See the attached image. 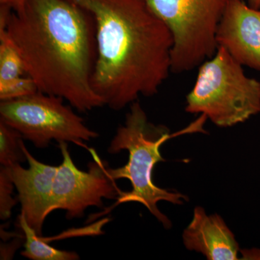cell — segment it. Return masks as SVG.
Listing matches in <instances>:
<instances>
[{
  "label": "cell",
  "mask_w": 260,
  "mask_h": 260,
  "mask_svg": "<svg viewBox=\"0 0 260 260\" xmlns=\"http://www.w3.org/2000/svg\"><path fill=\"white\" fill-rule=\"evenodd\" d=\"M0 23L39 91L80 112L105 106L92 86L97 49L88 12L69 0H28L20 13L0 6Z\"/></svg>",
  "instance_id": "cell-1"
},
{
  "label": "cell",
  "mask_w": 260,
  "mask_h": 260,
  "mask_svg": "<svg viewBox=\"0 0 260 260\" xmlns=\"http://www.w3.org/2000/svg\"><path fill=\"white\" fill-rule=\"evenodd\" d=\"M95 25L97 56L92 86L119 111L153 96L169 77L174 39L146 0H69Z\"/></svg>",
  "instance_id": "cell-2"
},
{
  "label": "cell",
  "mask_w": 260,
  "mask_h": 260,
  "mask_svg": "<svg viewBox=\"0 0 260 260\" xmlns=\"http://www.w3.org/2000/svg\"><path fill=\"white\" fill-rule=\"evenodd\" d=\"M125 121L119 126L108 152L116 154L127 150L129 158L126 165L117 169H110L109 172L114 181L128 179L131 183L129 191H121L116 204L138 203L144 205L165 229L172 226V222L158 209L160 201H167L181 205L188 197L172 189H162L155 185L153 180L154 168L159 162L166 161L160 153V147L173 137L185 133L201 132L206 120L202 115L194 124L179 133L171 134L167 126L155 125L148 120L144 109L138 101L130 104Z\"/></svg>",
  "instance_id": "cell-3"
},
{
  "label": "cell",
  "mask_w": 260,
  "mask_h": 260,
  "mask_svg": "<svg viewBox=\"0 0 260 260\" xmlns=\"http://www.w3.org/2000/svg\"><path fill=\"white\" fill-rule=\"evenodd\" d=\"M186 112L201 114L220 127L244 122L260 112V82L246 76L242 65L219 47L200 66Z\"/></svg>",
  "instance_id": "cell-4"
},
{
  "label": "cell",
  "mask_w": 260,
  "mask_h": 260,
  "mask_svg": "<svg viewBox=\"0 0 260 260\" xmlns=\"http://www.w3.org/2000/svg\"><path fill=\"white\" fill-rule=\"evenodd\" d=\"M172 32V73L191 71L218 49L219 24L230 0H146Z\"/></svg>",
  "instance_id": "cell-5"
},
{
  "label": "cell",
  "mask_w": 260,
  "mask_h": 260,
  "mask_svg": "<svg viewBox=\"0 0 260 260\" xmlns=\"http://www.w3.org/2000/svg\"><path fill=\"white\" fill-rule=\"evenodd\" d=\"M64 99L38 91L0 103V120L14 128L37 148H46L52 140L84 146L99 134L65 105Z\"/></svg>",
  "instance_id": "cell-6"
},
{
  "label": "cell",
  "mask_w": 260,
  "mask_h": 260,
  "mask_svg": "<svg viewBox=\"0 0 260 260\" xmlns=\"http://www.w3.org/2000/svg\"><path fill=\"white\" fill-rule=\"evenodd\" d=\"M62 162L58 166L52 189V212L66 211L67 218H81L89 207L102 208L104 199H117L121 191L111 177L109 167L92 150L93 162L88 172L78 169L70 156L68 144L59 143Z\"/></svg>",
  "instance_id": "cell-7"
},
{
  "label": "cell",
  "mask_w": 260,
  "mask_h": 260,
  "mask_svg": "<svg viewBox=\"0 0 260 260\" xmlns=\"http://www.w3.org/2000/svg\"><path fill=\"white\" fill-rule=\"evenodd\" d=\"M223 47L239 64L260 71V10L243 0H230L217 31Z\"/></svg>",
  "instance_id": "cell-8"
},
{
  "label": "cell",
  "mask_w": 260,
  "mask_h": 260,
  "mask_svg": "<svg viewBox=\"0 0 260 260\" xmlns=\"http://www.w3.org/2000/svg\"><path fill=\"white\" fill-rule=\"evenodd\" d=\"M28 169L20 164L10 167L15 187L23 213L30 226L38 235H42L43 225L48 215L52 213L53 183L57 167L39 161L23 144Z\"/></svg>",
  "instance_id": "cell-9"
},
{
  "label": "cell",
  "mask_w": 260,
  "mask_h": 260,
  "mask_svg": "<svg viewBox=\"0 0 260 260\" xmlns=\"http://www.w3.org/2000/svg\"><path fill=\"white\" fill-rule=\"evenodd\" d=\"M182 238L188 250L201 253L208 260L239 259V244L223 219L218 214L208 215L202 207L194 208Z\"/></svg>",
  "instance_id": "cell-10"
},
{
  "label": "cell",
  "mask_w": 260,
  "mask_h": 260,
  "mask_svg": "<svg viewBox=\"0 0 260 260\" xmlns=\"http://www.w3.org/2000/svg\"><path fill=\"white\" fill-rule=\"evenodd\" d=\"M18 223L25 237V250L21 255L32 260H77L79 255L75 251L59 250L48 244L30 226L23 213L18 216Z\"/></svg>",
  "instance_id": "cell-11"
},
{
  "label": "cell",
  "mask_w": 260,
  "mask_h": 260,
  "mask_svg": "<svg viewBox=\"0 0 260 260\" xmlns=\"http://www.w3.org/2000/svg\"><path fill=\"white\" fill-rule=\"evenodd\" d=\"M25 75L23 61L0 23V84Z\"/></svg>",
  "instance_id": "cell-12"
},
{
  "label": "cell",
  "mask_w": 260,
  "mask_h": 260,
  "mask_svg": "<svg viewBox=\"0 0 260 260\" xmlns=\"http://www.w3.org/2000/svg\"><path fill=\"white\" fill-rule=\"evenodd\" d=\"M23 138L19 132L0 120V164L12 167L26 160L23 148Z\"/></svg>",
  "instance_id": "cell-13"
},
{
  "label": "cell",
  "mask_w": 260,
  "mask_h": 260,
  "mask_svg": "<svg viewBox=\"0 0 260 260\" xmlns=\"http://www.w3.org/2000/svg\"><path fill=\"white\" fill-rule=\"evenodd\" d=\"M39 91L37 84L30 77H20L0 84V100H12L31 95Z\"/></svg>",
  "instance_id": "cell-14"
},
{
  "label": "cell",
  "mask_w": 260,
  "mask_h": 260,
  "mask_svg": "<svg viewBox=\"0 0 260 260\" xmlns=\"http://www.w3.org/2000/svg\"><path fill=\"white\" fill-rule=\"evenodd\" d=\"M15 184L9 167H0V218L6 220L11 216L12 209L16 204L12 194Z\"/></svg>",
  "instance_id": "cell-15"
},
{
  "label": "cell",
  "mask_w": 260,
  "mask_h": 260,
  "mask_svg": "<svg viewBox=\"0 0 260 260\" xmlns=\"http://www.w3.org/2000/svg\"><path fill=\"white\" fill-rule=\"evenodd\" d=\"M27 2L28 0H0V5L16 13H20L25 9Z\"/></svg>",
  "instance_id": "cell-16"
},
{
  "label": "cell",
  "mask_w": 260,
  "mask_h": 260,
  "mask_svg": "<svg viewBox=\"0 0 260 260\" xmlns=\"http://www.w3.org/2000/svg\"><path fill=\"white\" fill-rule=\"evenodd\" d=\"M248 5L254 9L260 10V0H247Z\"/></svg>",
  "instance_id": "cell-17"
}]
</instances>
